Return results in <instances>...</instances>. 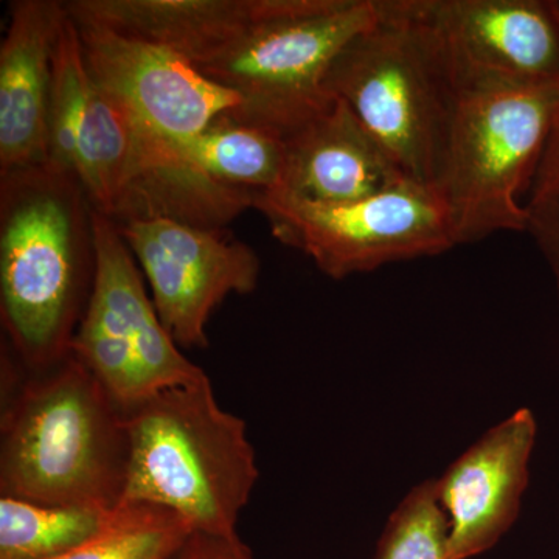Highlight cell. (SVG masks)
I'll use <instances>...</instances> for the list:
<instances>
[{
	"label": "cell",
	"instance_id": "cell-1",
	"mask_svg": "<svg viewBox=\"0 0 559 559\" xmlns=\"http://www.w3.org/2000/svg\"><path fill=\"white\" fill-rule=\"evenodd\" d=\"M95 274L94 207L76 176L0 173V319L28 371L70 353Z\"/></svg>",
	"mask_w": 559,
	"mask_h": 559
},
{
	"label": "cell",
	"instance_id": "cell-2",
	"mask_svg": "<svg viewBox=\"0 0 559 559\" xmlns=\"http://www.w3.org/2000/svg\"><path fill=\"white\" fill-rule=\"evenodd\" d=\"M123 412L73 355L13 382L0 426V496L80 509L123 502Z\"/></svg>",
	"mask_w": 559,
	"mask_h": 559
},
{
	"label": "cell",
	"instance_id": "cell-3",
	"mask_svg": "<svg viewBox=\"0 0 559 559\" xmlns=\"http://www.w3.org/2000/svg\"><path fill=\"white\" fill-rule=\"evenodd\" d=\"M123 415V502L164 507L194 532L237 538L259 465L245 419L219 406L210 378L164 390Z\"/></svg>",
	"mask_w": 559,
	"mask_h": 559
},
{
	"label": "cell",
	"instance_id": "cell-4",
	"mask_svg": "<svg viewBox=\"0 0 559 559\" xmlns=\"http://www.w3.org/2000/svg\"><path fill=\"white\" fill-rule=\"evenodd\" d=\"M558 83L481 84L454 92L432 189L455 242L527 231V197L549 140Z\"/></svg>",
	"mask_w": 559,
	"mask_h": 559
},
{
	"label": "cell",
	"instance_id": "cell-5",
	"mask_svg": "<svg viewBox=\"0 0 559 559\" xmlns=\"http://www.w3.org/2000/svg\"><path fill=\"white\" fill-rule=\"evenodd\" d=\"M378 13V0H263L248 32L197 68L240 98L226 116L286 138L333 105L331 64Z\"/></svg>",
	"mask_w": 559,
	"mask_h": 559
},
{
	"label": "cell",
	"instance_id": "cell-6",
	"mask_svg": "<svg viewBox=\"0 0 559 559\" xmlns=\"http://www.w3.org/2000/svg\"><path fill=\"white\" fill-rule=\"evenodd\" d=\"M378 20L331 64L326 91L348 106L407 179L430 187L454 91L392 0H378Z\"/></svg>",
	"mask_w": 559,
	"mask_h": 559
},
{
	"label": "cell",
	"instance_id": "cell-7",
	"mask_svg": "<svg viewBox=\"0 0 559 559\" xmlns=\"http://www.w3.org/2000/svg\"><path fill=\"white\" fill-rule=\"evenodd\" d=\"M95 274L70 355L91 371L121 412L207 373L165 329L127 241L94 210Z\"/></svg>",
	"mask_w": 559,
	"mask_h": 559
},
{
	"label": "cell",
	"instance_id": "cell-8",
	"mask_svg": "<svg viewBox=\"0 0 559 559\" xmlns=\"http://www.w3.org/2000/svg\"><path fill=\"white\" fill-rule=\"evenodd\" d=\"M253 209L266 216L278 241L307 253L334 280L457 246L443 202L432 187L412 180L341 204L264 191L255 194Z\"/></svg>",
	"mask_w": 559,
	"mask_h": 559
},
{
	"label": "cell",
	"instance_id": "cell-9",
	"mask_svg": "<svg viewBox=\"0 0 559 559\" xmlns=\"http://www.w3.org/2000/svg\"><path fill=\"white\" fill-rule=\"evenodd\" d=\"M452 91L559 81L558 0H392Z\"/></svg>",
	"mask_w": 559,
	"mask_h": 559
},
{
	"label": "cell",
	"instance_id": "cell-10",
	"mask_svg": "<svg viewBox=\"0 0 559 559\" xmlns=\"http://www.w3.org/2000/svg\"><path fill=\"white\" fill-rule=\"evenodd\" d=\"M116 227L145 272L157 314L179 347L207 348L213 311L231 294L246 296L259 285L255 250L223 229L170 219Z\"/></svg>",
	"mask_w": 559,
	"mask_h": 559
},
{
	"label": "cell",
	"instance_id": "cell-11",
	"mask_svg": "<svg viewBox=\"0 0 559 559\" xmlns=\"http://www.w3.org/2000/svg\"><path fill=\"white\" fill-rule=\"evenodd\" d=\"M76 27L92 80L162 139L200 134L240 106L235 92L176 51L94 25Z\"/></svg>",
	"mask_w": 559,
	"mask_h": 559
},
{
	"label": "cell",
	"instance_id": "cell-12",
	"mask_svg": "<svg viewBox=\"0 0 559 559\" xmlns=\"http://www.w3.org/2000/svg\"><path fill=\"white\" fill-rule=\"evenodd\" d=\"M535 440V415L516 411L481 436L437 480L450 521L447 559L485 554L509 532L528 487Z\"/></svg>",
	"mask_w": 559,
	"mask_h": 559
},
{
	"label": "cell",
	"instance_id": "cell-13",
	"mask_svg": "<svg viewBox=\"0 0 559 559\" xmlns=\"http://www.w3.org/2000/svg\"><path fill=\"white\" fill-rule=\"evenodd\" d=\"M68 17L60 0H16L0 46V173L47 165L53 60Z\"/></svg>",
	"mask_w": 559,
	"mask_h": 559
},
{
	"label": "cell",
	"instance_id": "cell-14",
	"mask_svg": "<svg viewBox=\"0 0 559 559\" xmlns=\"http://www.w3.org/2000/svg\"><path fill=\"white\" fill-rule=\"evenodd\" d=\"M283 139L285 168L277 190L304 200L341 204L409 180L337 98L325 112Z\"/></svg>",
	"mask_w": 559,
	"mask_h": 559
},
{
	"label": "cell",
	"instance_id": "cell-15",
	"mask_svg": "<svg viewBox=\"0 0 559 559\" xmlns=\"http://www.w3.org/2000/svg\"><path fill=\"white\" fill-rule=\"evenodd\" d=\"M76 24L176 51L194 66L212 60L248 32L263 0H70Z\"/></svg>",
	"mask_w": 559,
	"mask_h": 559
},
{
	"label": "cell",
	"instance_id": "cell-16",
	"mask_svg": "<svg viewBox=\"0 0 559 559\" xmlns=\"http://www.w3.org/2000/svg\"><path fill=\"white\" fill-rule=\"evenodd\" d=\"M171 145L193 167L229 189L257 194L282 186L285 139L275 132L223 116L207 130Z\"/></svg>",
	"mask_w": 559,
	"mask_h": 559
},
{
	"label": "cell",
	"instance_id": "cell-17",
	"mask_svg": "<svg viewBox=\"0 0 559 559\" xmlns=\"http://www.w3.org/2000/svg\"><path fill=\"white\" fill-rule=\"evenodd\" d=\"M112 510L0 496V559H50L100 532Z\"/></svg>",
	"mask_w": 559,
	"mask_h": 559
},
{
	"label": "cell",
	"instance_id": "cell-18",
	"mask_svg": "<svg viewBox=\"0 0 559 559\" xmlns=\"http://www.w3.org/2000/svg\"><path fill=\"white\" fill-rule=\"evenodd\" d=\"M193 532L175 511L123 502L112 510L100 532L50 559H173Z\"/></svg>",
	"mask_w": 559,
	"mask_h": 559
},
{
	"label": "cell",
	"instance_id": "cell-19",
	"mask_svg": "<svg viewBox=\"0 0 559 559\" xmlns=\"http://www.w3.org/2000/svg\"><path fill=\"white\" fill-rule=\"evenodd\" d=\"M91 81L79 27L68 14L62 25L57 51H55L47 165L76 178H79V131Z\"/></svg>",
	"mask_w": 559,
	"mask_h": 559
},
{
	"label": "cell",
	"instance_id": "cell-20",
	"mask_svg": "<svg viewBox=\"0 0 559 559\" xmlns=\"http://www.w3.org/2000/svg\"><path fill=\"white\" fill-rule=\"evenodd\" d=\"M450 521L437 479L421 481L390 514L378 540L377 559H447Z\"/></svg>",
	"mask_w": 559,
	"mask_h": 559
},
{
	"label": "cell",
	"instance_id": "cell-21",
	"mask_svg": "<svg viewBox=\"0 0 559 559\" xmlns=\"http://www.w3.org/2000/svg\"><path fill=\"white\" fill-rule=\"evenodd\" d=\"M525 210L527 234L549 263L559 286V102L546 150L528 189Z\"/></svg>",
	"mask_w": 559,
	"mask_h": 559
},
{
	"label": "cell",
	"instance_id": "cell-22",
	"mask_svg": "<svg viewBox=\"0 0 559 559\" xmlns=\"http://www.w3.org/2000/svg\"><path fill=\"white\" fill-rule=\"evenodd\" d=\"M173 559H255L245 543L237 538H215L193 532L186 546Z\"/></svg>",
	"mask_w": 559,
	"mask_h": 559
}]
</instances>
